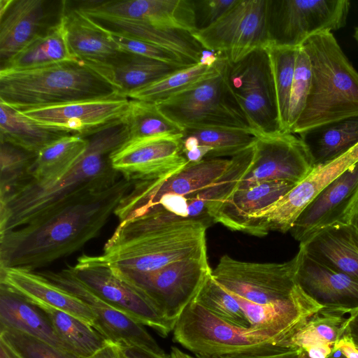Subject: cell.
Instances as JSON below:
<instances>
[{"label": "cell", "instance_id": "cell-1", "mask_svg": "<svg viewBox=\"0 0 358 358\" xmlns=\"http://www.w3.org/2000/svg\"><path fill=\"white\" fill-rule=\"evenodd\" d=\"M133 185L121 176L106 189L1 234L0 267L34 271L78 251L100 234Z\"/></svg>", "mask_w": 358, "mask_h": 358}, {"label": "cell", "instance_id": "cell-2", "mask_svg": "<svg viewBox=\"0 0 358 358\" xmlns=\"http://www.w3.org/2000/svg\"><path fill=\"white\" fill-rule=\"evenodd\" d=\"M87 137V150L59 178L43 184L26 180L0 197V234L24 226L80 196L106 189L120 178L111 166L110 156L128 141L124 120Z\"/></svg>", "mask_w": 358, "mask_h": 358}, {"label": "cell", "instance_id": "cell-3", "mask_svg": "<svg viewBox=\"0 0 358 358\" xmlns=\"http://www.w3.org/2000/svg\"><path fill=\"white\" fill-rule=\"evenodd\" d=\"M207 228L192 220H124L119 222L101 255L111 267L120 270L154 271L179 260L207 257Z\"/></svg>", "mask_w": 358, "mask_h": 358}, {"label": "cell", "instance_id": "cell-4", "mask_svg": "<svg viewBox=\"0 0 358 358\" xmlns=\"http://www.w3.org/2000/svg\"><path fill=\"white\" fill-rule=\"evenodd\" d=\"M122 95L104 69L77 60L0 71V101L19 110Z\"/></svg>", "mask_w": 358, "mask_h": 358}, {"label": "cell", "instance_id": "cell-5", "mask_svg": "<svg viewBox=\"0 0 358 358\" xmlns=\"http://www.w3.org/2000/svg\"><path fill=\"white\" fill-rule=\"evenodd\" d=\"M302 47L311 64V87L292 134L358 117V72L334 34H316Z\"/></svg>", "mask_w": 358, "mask_h": 358}, {"label": "cell", "instance_id": "cell-6", "mask_svg": "<svg viewBox=\"0 0 358 358\" xmlns=\"http://www.w3.org/2000/svg\"><path fill=\"white\" fill-rule=\"evenodd\" d=\"M173 339L195 355L208 358L245 353L269 345H289L283 333L270 329L241 327L192 301L178 318Z\"/></svg>", "mask_w": 358, "mask_h": 358}, {"label": "cell", "instance_id": "cell-7", "mask_svg": "<svg viewBox=\"0 0 358 358\" xmlns=\"http://www.w3.org/2000/svg\"><path fill=\"white\" fill-rule=\"evenodd\" d=\"M226 59L220 55L213 74L157 103L182 129L224 127L250 129L233 99L225 79Z\"/></svg>", "mask_w": 358, "mask_h": 358}, {"label": "cell", "instance_id": "cell-8", "mask_svg": "<svg viewBox=\"0 0 358 358\" xmlns=\"http://www.w3.org/2000/svg\"><path fill=\"white\" fill-rule=\"evenodd\" d=\"M224 72L229 90L250 128L259 135L281 132L266 48L234 64L226 59Z\"/></svg>", "mask_w": 358, "mask_h": 358}, {"label": "cell", "instance_id": "cell-9", "mask_svg": "<svg viewBox=\"0 0 358 358\" xmlns=\"http://www.w3.org/2000/svg\"><path fill=\"white\" fill-rule=\"evenodd\" d=\"M348 0H268L269 45L299 48L310 37L347 23Z\"/></svg>", "mask_w": 358, "mask_h": 358}, {"label": "cell", "instance_id": "cell-10", "mask_svg": "<svg viewBox=\"0 0 358 358\" xmlns=\"http://www.w3.org/2000/svg\"><path fill=\"white\" fill-rule=\"evenodd\" d=\"M297 258L283 263L237 260L225 255L213 278L227 291L256 303L291 300L306 294L296 279Z\"/></svg>", "mask_w": 358, "mask_h": 358}, {"label": "cell", "instance_id": "cell-11", "mask_svg": "<svg viewBox=\"0 0 358 358\" xmlns=\"http://www.w3.org/2000/svg\"><path fill=\"white\" fill-rule=\"evenodd\" d=\"M68 266L99 297L137 322L154 329L162 337L173 331L176 322L169 320L145 293L114 274L102 255H84L73 266Z\"/></svg>", "mask_w": 358, "mask_h": 358}, {"label": "cell", "instance_id": "cell-12", "mask_svg": "<svg viewBox=\"0 0 358 358\" xmlns=\"http://www.w3.org/2000/svg\"><path fill=\"white\" fill-rule=\"evenodd\" d=\"M231 159H203L187 163L181 170L169 177L134 182L131 189L122 199L115 214L120 222L130 219L145 206L171 194L186 199L189 219L199 215L205 206L201 192L213 184L227 171Z\"/></svg>", "mask_w": 358, "mask_h": 358}, {"label": "cell", "instance_id": "cell-13", "mask_svg": "<svg viewBox=\"0 0 358 358\" xmlns=\"http://www.w3.org/2000/svg\"><path fill=\"white\" fill-rule=\"evenodd\" d=\"M267 8L268 0H238L214 24L192 34L203 50L236 63L268 46Z\"/></svg>", "mask_w": 358, "mask_h": 358}, {"label": "cell", "instance_id": "cell-14", "mask_svg": "<svg viewBox=\"0 0 358 358\" xmlns=\"http://www.w3.org/2000/svg\"><path fill=\"white\" fill-rule=\"evenodd\" d=\"M111 269L117 277L145 293L174 322L212 273L207 257L179 260L150 272Z\"/></svg>", "mask_w": 358, "mask_h": 358}, {"label": "cell", "instance_id": "cell-15", "mask_svg": "<svg viewBox=\"0 0 358 358\" xmlns=\"http://www.w3.org/2000/svg\"><path fill=\"white\" fill-rule=\"evenodd\" d=\"M358 162V143L329 163L315 168L273 204L250 215L240 231L262 237L270 231H289L304 208L329 184Z\"/></svg>", "mask_w": 358, "mask_h": 358}, {"label": "cell", "instance_id": "cell-16", "mask_svg": "<svg viewBox=\"0 0 358 358\" xmlns=\"http://www.w3.org/2000/svg\"><path fill=\"white\" fill-rule=\"evenodd\" d=\"M41 275L81 300L93 313L94 329L107 341L120 346H136L157 355L166 354L144 326L99 297L69 266Z\"/></svg>", "mask_w": 358, "mask_h": 358}, {"label": "cell", "instance_id": "cell-17", "mask_svg": "<svg viewBox=\"0 0 358 358\" xmlns=\"http://www.w3.org/2000/svg\"><path fill=\"white\" fill-rule=\"evenodd\" d=\"M313 169L309 152L299 136L285 132L261 134L255 143L251 166L237 189L273 180L297 184Z\"/></svg>", "mask_w": 358, "mask_h": 358}, {"label": "cell", "instance_id": "cell-18", "mask_svg": "<svg viewBox=\"0 0 358 358\" xmlns=\"http://www.w3.org/2000/svg\"><path fill=\"white\" fill-rule=\"evenodd\" d=\"M182 134L126 141L110 156L113 169L135 182L172 176L187 163L182 153Z\"/></svg>", "mask_w": 358, "mask_h": 358}, {"label": "cell", "instance_id": "cell-19", "mask_svg": "<svg viewBox=\"0 0 358 358\" xmlns=\"http://www.w3.org/2000/svg\"><path fill=\"white\" fill-rule=\"evenodd\" d=\"M129 104V97L117 95L20 111L42 125L87 137L122 120Z\"/></svg>", "mask_w": 358, "mask_h": 358}, {"label": "cell", "instance_id": "cell-20", "mask_svg": "<svg viewBox=\"0 0 358 358\" xmlns=\"http://www.w3.org/2000/svg\"><path fill=\"white\" fill-rule=\"evenodd\" d=\"M358 199V162L323 189L301 211L289 231L299 243L320 230L346 223Z\"/></svg>", "mask_w": 358, "mask_h": 358}, {"label": "cell", "instance_id": "cell-21", "mask_svg": "<svg viewBox=\"0 0 358 358\" xmlns=\"http://www.w3.org/2000/svg\"><path fill=\"white\" fill-rule=\"evenodd\" d=\"M296 279L303 291L327 309L350 314L358 309V280L334 271L299 248Z\"/></svg>", "mask_w": 358, "mask_h": 358}, {"label": "cell", "instance_id": "cell-22", "mask_svg": "<svg viewBox=\"0 0 358 358\" xmlns=\"http://www.w3.org/2000/svg\"><path fill=\"white\" fill-rule=\"evenodd\" d=\"M62 17L69 48L78 59L108 69L128 54L117 48L106 28L66 1H63Z\"/></svg>", "mask_w": 358, "mask_h": 358}, {"label": "cell", "instance_id": "cell-23", "mask_svg": "<svg viewBox=\"0 0 358 358\" xmlns=\"http://www.w3.org/2000/svg\"><path fill=\"white\" fill-rule=\"evenodd\" d=\"M0 285L21 295L36 306L69 313L94 328L91 310L76 296L39 273L17 267H0Z\"/></svg>", "mask_w": 358, "mask_h": 358}, {"label": "cell", "instance_id": "cell-24", "mask_svg": "<svg viewBox=\"0 0 358 358\" xmlns=\"http://www.w3.org/2000/svg\"><path fill=\"white\" fill-rule=\"evenodd\" d=\"M48 3L44 0H14L0 17L1 63L59 22L51 23L52 9Z\"/></svg>", "mask_w": 358, "mask_h": 358}, {"label": "cell", "instance_id": "cell-25", "mask_svg": "<svg viewBox=\"0 0 358 358\" xmlns=\"http://www.w3.org/2000/svg\"><path fill=\"white\" fill-rule=\"evenodd\" d=\"M299 248L328 268L358 280V231L351 225L325 227L300 243Z\"/></svg>", "mask_w": 358, "mask_h": 358}, {"label": "cell", "instance_id": "cell-26", "mask_svg": "<svg viewBox=\"0 0 358 358\" xmlns=\"http://www.w3.org/2000/svg\"><path fill=\"white\" fill-rule=\"evenodd\" d=\"M258 136V134L247 128H186L182 136V153L188 163L233 157L254 145Z\"/></svg>", "mask_w": 358, "mask_h": 358}, {"label": "cell", "instance_id": "cell-27", "mask_svg": "<svg viewBox=\"0 0 358 358\" xmlns=\"http://www.w3.org/2000/svg\"><path fill=\"white\" fill-rule=\"evenodd\" d=\"M296 184L285 181H268L243 189H236L219 206L213 215L214 223H220L233 231L241 230L252 214L273 204Z\"/></svg>", "mask_w": 358, "mask_h": 358}, {"label": "cell", "instance_id": "cell-28", "mask_svg": "<svg viewBox=\"0 0 358 358\" xmlns=\"http://www.w3.org/2000/svg\"><path fill=\"white\" fill-rule=\"evenodd\" d=\"M0 327L22 331L57 348L73 353L59 337L49 318L39 307L1 285Z\"/></svg>", "mask_w": 358, "mask_h": 358}, {"label": "cell", "instance_id": "cell-29", "mask_svg": "<svg viewBox=\"0 0 358 358\" xmlns=\"http://www.w3.org/2000/svg\"><path fill=\"white\" fill-rule=\"evenodd\" d=\"M94 20L108 30L143 40L172 52L191 64L199 62L204 50L188 31L159 28L145 23L114 18Z\"/></svg>", "mask_w": 358, "mask_h": 358}, {"label": "cell", "instance_id": "cell-30", "mask_svg": "<svg viewBox=\"0 0 358 358\" xmlns=\"http://www.w3.org/2000/svg\"><path fill=\"white\" fill-rule=\"evenodd\" d=\"M121 13L128 21L191 34L196 31L192 0H127Z\"/></svg>", "mask_w": 358, "mask_h": 358}, {"label": "cell", "instance_id": "cell-31", "mask_svg": "<svg viewBox=\"0 0 358 358\" xmlns=\"http://www.w3.org/2000/svg\"><path fill=\"white\" fill-rule=\"evenodd\" d=\"M298 135L315 169L331 162L358 143V117L326 124Z\"/></svg>", "mask_w": 358, "mask_h": 358}, {"label": "cell", "instance_id": "cell-32", "mask_svg": "<svg viewBox=\"0 0 358 358\" xmlns=\"http://www.w3.org/2000/svg\"><path fill=\"white\" fill-rule=\"evenodd\" d=\"M77 60L69 48L61 15L57 24L2 63L1 69L30 70Z\"/></svg>", "mask_w": 358, "mask_h": 358}, {"label": "cell", "instance_id": "cell-33", "mask_svg": "<svg viewBox=\"0 0 358 358\" xmlns=\"http://www.w3.org/2000/svg\"><path fill=\"white\" fill-rule=\"evenodd\" d=\"M71 134L42 125L0 101L1 142L36 155L48 144Z\"/></svg>", "mask_w": 358, "mask_h": 358}, {"label": "cell", "instance_id": "cell-34", "mask_svg": "<svg viewBox=\"0 0 358 358\" xmlns=\"http://www.w3.org/2000/svg\"><path fill=\"white\" fill-rule=\"evenodd\" d=\"M88 143L87 137L71 134L48 144L36 155L27 180L43 184L57 180L84 154Z\"/></svg>", "mask_w": 358, "mask_h": 358}, {"label": "cell", "instance_id": "cell-35", "mask_svg": "<svg viewBox=\"0 0 358 358\" xmlns=\"http://www.w3.org/2000/svg\"><path fill=\"white\" fill-rule=\"evenodd\" d=\"M180 69L158 60L127 54L115 65L104 69L120 93L127 96Z\"/></svg>", "mask_w": 358, "mask_h": 358}, {"label": "cell", "instance_id": "cell-36", "mask_svg": "<svg viewBox=\"0 0 358 358\" xmlns=\"http://www.w3.org/2000/svg\"><path fill=\"white\" fill-rule=\"evenodd\" d=\"M37 306L46 314L59 337L80 358L91 356L107 342L94 327L74 315L50 306Z\"/></svg>", "mask_w": 358, "mask_h": 358}, {"label": "cell", "instance_id": "cell-37", "mask_svg": "<svg viewBox=\"0 0 358 358\" xmlns=\"http://www.w3.org/2000/svg\"><path fill=\"white\" fill-rule=\"evenodd\" d=\"M218 66L219 59L212 66L199 62L178 69L146 87L131 92L127 96L130 99L157 103L208 78L216 72Z\"/></svg>", "mask_w": 358, "mask_h": 358}, {"label": "cell", "instance_id": "cell-38", "mask_svg": "<svg viewBox=\"0 0 358 358\" xmlns=\"http://www.w3.org/2000/svg\"><path fill=\"white\" fill-rule=\"evenodd\" d=\"M128 141L164 135L182 134L183 129L170 120L155 103L130 99L123 119Z\"/></svg>", "mask_w": 358, "mask_h": 358}, {"label": "cell", "instance_id": "cell-39", "mask_svg": "<svg viewBox=\"0 0 358 358\" xmlns=\"http://www.w3.org/2000/svg\"><path fill=\"white\" fill-rule=\"evenodd\" d=\"M299 48L274 45L266 48L271 68L281 132L289 133V99Z\"/></svg>", "mask_w": 358, "mask_h": 358}, {"label": "cell", "instance_id": "cell-40", "mask_svg": "<svg viewBox=\"0 0 358 358\" xmlns=\"http://www.w3.org/2000/svg\"><path fill=\"white\" fill-rule=\"evenodd\" d=\"M346 315L349 314L322 308L293 336L289 345L301 349L320 343L334 346L344 334Z\"/></svg>", "mask_w": 358, "mask_h": 358}, {"label": "cell", "instance_id": "cell-41", "mask_svg": "<svg viewBox=\"0 0 358 358\" xmlns=\"http://www.w3.org/2000/svg\"><path fill=\"white\" fill-rule=\"evenodd\" d=\"M194 301L209 312L234 325L250 327L236 300L211 275L207 278Z\"/></svg>", "mask_w": 358, "mask_h": 358}, {"label": "cell", "instance_id": "cell-42", "mask_svg": "<svg viewBox=\"0 0 358 358\" xmlns=\"http://www.w3.org/2000/svg\"><path fill=\"white\" fill-rule=\"evenodd\" d=\"M35 156L10 143L1 142L0 197L8 194L27 180Z\"/></svg>", "mask_w": 358, "mask_h": 358}, {"label": "cell", "instance_id": "cell-43", "mask_svg": "<svg viewBox=\"0 0 358 358\" xmlns=\"http://www.w3.org/2000/svg\"><path fill=\"white\" fill-rule=\"evenodd\" d=\"M2 341L17 358H80L17 330L0 327Z\"/></svg>", "mask_w": 358, "mask_h": 358}, {"label": "cell", "instance_id": "cell-44", "mask_svg": "<svg viewBox=\"0 0 358 358\" xmlns=\"http://www.w3.org/2000/svg\"><path fill=\"white\" fill-rule=\"evenodd\" d=\"M312 80L311 64L303 48H299L294 75L291 89L289 112L288 132L292 133L302 114L310 93Z\"/></svg>", "mask_w": 358, "mask_h": 358}, {"label": "cell", "instance_id": "cell-45", "mask_svg": "<svg viewBox=\"0 0 358 358\" xmlns=\"http://www.w3.org/2000/svg\"><path fill=\"white\" fill-rule=\"evenodd\" d=\"M107 30L111 40L123 52L158 60L178 68L192 65L179 55L167 50L138 38Z\"/></svg>", "mask_w": 358, "mask_h": 358}, {"label": "cell", "instance_id": "cell-46", "mask_svg": "<svg viewBox=\"0 0 358 358\" xmlns=\"http://www.w3.org/2000/svg\"><path fill=\"white\" fill-rule=\"evenodd\" d=\"M238 0H192L196 31L217 21Z\"/></svg>", "mask_w": 358, "mask_h": 358}, {"label": "cell", "instance_id": "cell-47", "mask_svg": "<svg viewBox=\"0 0 358 358\" xmlns=\"http://www.w3.org/2000/svg\"><path fill=\"white\" fill-rule=\"evenodd\" d=\"M300 348L292 346L269 345L245 353L220 358H298Z\"/></svg>", "mask_w": 358, "mask_h": 358}, {"label": "cell", "instance_id": "cell-48", "mask_svg": "<svg viewBox=\"0 0 358 358\" xmlns=\"http://www.w3.org/2000/svg\"><path fill=\"white\" fill-rule=\"evenodd\" d=\"M86 358H125L120 345L107 341L95 353Z\"/></svg>", "mask_w": 358, "mask_h": 358}, {"label": "cell", "instance_id": "cell-49", "mask_svg": "<svg viewBox=\"0 0 358 358\" xmlns=\"http://www.w3.org/2000/svg\"><path fill=\"white\" fill-rule=\"evenodd\" d=\"M343 335L349 338L358 348V309L348 315Z\"/></svg>", "mask_w": 358, "mask_h": 358}, {"label": "cell", "instance_id": "cell-50", "mask_svg": "<svg viewBox=\"0 0 358 358\" xmlns=\"http://www.w3.org/2000/svg\"><path fill=\"white\" fill-rule=\"evenodd\" d=\"M125 358H169V354L157 355L136 346H121Z\"/></svg>", "mask_w": 358, "mask_h": 358}, {"label": "cell", "instance_id": "cell-51", "mask_svg": "<svg viewBox=\"0 0 358 358\" xmlns=\"http://www.w3.org/2000/svg\"><path fill=\"white\" fill-rule=\"evenodd\" d=\"M333 350L339 351L346 358H358V348L345 335L334 344Z\"/></svg>", "mask_w": 358, "mask_h": 358}, {"label": "cell", "instance_id": "cell-52", "mask_svg": "<svg viewBox=\"0 0 358 358\" xmlns=\"http://www.w3.org/2000/svg\"><path fill=\"white\" fill-rule=\"evenodd\" d=\"M334 346L329 343L315 344L302 349L310 358H327L332 352Z\"/></svg>", "mask_w": 358, "mask_h": 358}, {"label": "cell", "instance_id": "cell-53", "mask_svg": "<svg viewBox=\"0 0 358 358\" xmlns=\"http://www.w3.org/2000/svg\"><path fill=\"white\" fill-rule=\"evenodd\" d=\"M346 223L353 227L358 231V199L348 214Z\"/></svg>", "mask_w": 358, "mask_h": 358}, {"label": "cell", "instance_id": "cell-54", "mask_svg": "<svg viewBox=\"0 0 358 358\" xmlns=\"http://www.w3.org/2000/svg\"><path fill=\"white\" fill-rule=\"evenodd\" d=\"M169 358H208L200 355H192L187 352L182 351L177 347H172L171 352L169 354Z\"/></svg>", "mask_w": 358, "mask_h": 358}, {"label": "cell", "instance_id": "cell-55", "mask_svg": "<svg viewBox=\"0 0 358 358\" xmlns=\"http://www.w3.org/2000/svg\"><path fill=\"white\" fill-rule=\"evenodd\" d=\"M0 358H17L2 341H0Z\"/></svg>", "mask_w": 358, "mask_h": 358}, {"label": "cell", "instance_id": "cell-56", "mask_svg": "<svg viewBox=\"0 0 358 358\" xmlns=\"http://www.w3.org/2000/svg\"><path fill=\"white\" fill-rule=\"evenodd\" d=\"M14 0H0V17L9 9Z\"/></svg>", "mask_w": 358, "mask_h": 358}, {"label": "cell", "instance_id": "cell-57", "mask_svg": "<svg viewBox=\"0 0 358 358\" xmlns=\"http://www.w3.org/2000/svg\"><path fill=\"white\" fill-rule=\"evenodd\" d=\"M327 358H346L343 354H341L338 350H334L328 356Z\"/></svg>", "mask_w": 358, "mask_h": 358}, {"label": "cell", "instance_id": "cell-58", "mask_svg": "<svg viewBox=\"0 0 358 358\" xmlns=\"http://www.w3.org/2000/svg\"><path fill=\"white\" fill-rule=\"evenodd\" d=\"M298 358H310L306 351L300 348Z\"/></svg>", "mask_w": 358, "mask_h": 358}, {"label": "cell", "instance_id": "cell-59", "mask_svg": "<svg viewBox=\"0 0 358 358\" xmlns=\"http://www.w3.org/2000/svg\"><path fill=\"white\" fill-rule=\"evenodd\" d=\"M353 36L358 43V27H355Z\"/></svg>", "mask_w": 358, "mask_h": 358}]
</instances>
